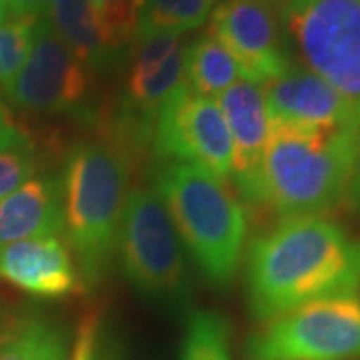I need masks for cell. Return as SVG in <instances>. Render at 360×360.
I'll use <instances>...</instances> for the list:
<instances>
[{
    "label": "cell",
    "instance_id": "30",
    "mask_svg": "<svg viewBox=\"0 0 360 360\" xmlns=\"http://www.w3.org/2000/svg\"><path fill=\"white\" fill-rule=\"evenodd\" d=\"M359 2H360V0H359Z\"/></svg>",
    "mask_w": 360,
    "mask_h": 360
},
{
    "label": "cell",
    "instance_id": "24",
    "mask_svg": "<svg viewBox=\"0 0 360 360\" xmlns=\"http://www.w3.org/2000/svg\"><path fill=\"white\" fill-rule=\"evenodd\" d=\"M25 141V134L16 129V124L8 118V115L0 108V153Z\"/></svg>",
    "mask_w": 360,
    "mask_h": 360
},
{
    "label": "cell",
    "instance_id": "1",
    "mask_svg": "<svg viewBox=\"0 0 360 360\" xmlns=\"http://www.w3.org/2000/svg\"><path fill=\"white\" fill-rule=\"evenodd\" d=\"M245 278L250 314L270 321L312 300L359 292V246L324 217L283 219L250 243Z\"/></svg>",
    "mask_w": 360,
    "mask_h": 360
},
{
    "label": "cell",
    "instance_id": "16",
    "mask_svg": "<svg viewBox=\"0 0 360 360\" xmlns=\"http://www.w3.org/2000/svg\"><path fill=\"white\" fill-rule=\"evenodd\" d=\"M65 326L40 312L14 316L0 326V360H70Z\"/></svg>",
    "mask_w": 360,
    "mask_h": 360
},
{
    "label": "cell",
    "instance_id": "11",
    "mask_svg": "<svg viewBox=\"0 0 360 360\" xmlns=\"http://www.w3.org/2000/svg\"><path fill=\"white\" fill-rule=\"evenodd\" d=\"M262 86L270 120L312 129H360V106L302 66H290Z\"/></svg>",
    "mask_w": 360,
    "mask_h": 360
},
{
    "label": "cell",
    "instance_id": "14",
    "mask_svg": "<svg viewBox=\"0 0 360 360\" xmlns=\"http://www.w3.org/2000/svg\"><path fill=\"white\" fill-rule=\"evenodd\" d=\"M63 188L58 176L30 179L0 198V243L40 236H63Z\"/></svg>",
    "mask_w": 360,
    "mask_h": 360
},
{
    "label": "cell",
    "instance_id": "20",
    "mask_svg": "<svg viewBox=\"0 0 360 360\" xmlns=\"http://www.w3.org/2000/svg\"><path fill=\"white\" fill-rule=\"evenodd\" d=\"M39 18L13 16L0 25V89L25 65Z\"/></svg>",
    "mask_w": 360,
    "mask_h": 360
},
{
    "label": "cell",
    "instance_id": "3",
    "mask_svg": "<svg viewBox=\"0 0 360 360\" xmlns=\"http://www.w3.org/2000/svg\"><path fill=\"white\" fill-rule=\"evenodd\" d=\"M129 179V156L122 146L84 141L66 155L60 176L65 234L82 288L98 286L110 270Z\"/></svg>",
    "mask_w": 360,
    "mask_h": 360
},
{
    "label": "cell",
    "instance_id": "13",
    "mask_svg": "<svg viewBox=\"0 0 360 360\" xmlns=\"http://www.w3.org/2000/svg\"><path fill=\"white\" fill-rule=\"evenodd\" d=\"M220 110L229 127L232 144V174L238 193L252 200L255 182L270 134V115L262 86L250 80H238L219 98Z\"/></svg>",
    "mask_w": 360,
    "mask_h": 360
},
{
    "label": "cell",
    "instance_id": "15",
    "mask_svg": "<svg viewBox=\"0 0 360 360\" xmlns=\"http://www.w3.org/2000/svg\"><path fill=\"white\" fill-rule=\"evenodd\" d=\"M46 20L89 70L112 68L124 51V44L108 30L89 0H51Z\"/></svg>",
    "mask_w": 360,
    "mask_h": 360
},
{
    "label": "cell",
    "instance_id": "21",
    "mask_svg": "<svg viewBox=\"0 0 360 360\" xmlns=\"http://www.w3.org/2000/svg\"><path fill=\"white\" fill-rule=\"evenodd\" d=\"M39 168L37 150L28 141L0 153V198L18 191Z\"/></svg>",
    "mask_w": 360,
    "mask_h": 360
},
{
    "label": "cell",
    "instance_id": "9",
    "mask_svg": "<svg viewBox=\"0 0 360 360\" xmlns=\"http://www.w3.org/2000/svg\"><path fill=\"white\" fill-rule=\"evenodd\" d=\"M89 89V68L39 18L25 65L4 86L8 103L25 112L65 115L84 103Z\"/></svg>",
    "mask_w": 360,
    "mask_h": 360
},
{
    "label": "cell",
    "instance_id": "28",
    "mask_svg": "<svg viewBox=\"0 0 360 360\" xmlns=\"http://www.w3.org/2000/svg\"><path fill=\"white\" fill-rule=\"evenodd\" d=\"M14 14L11 11V6H8V2L6 0H0V25L2 22H6L8 18H13Z\"/></svg>",
    "mask_w": 360,
    "mask_h": 360
},
{
    "label": "cell",
    "instance_id": "4",
    "mask_svg": "<svg viewBox=\"0 0 360 360\" xmlns=\"http://www.w3.org/2000/svg\"><path fill=\"white\" fill-rule=\"evenodd\" d=\"M155 186L206 283L217 288L229 286L245 250L243 202L224 180L182 162H165L156 172Z\"/></svg>",
    "mask_w": 360,
    "mask_h": 360
},
{
    "label": "cell",
    "instance_id": "8",
    "mask_svg": "<svg viewBox=\"0 0 360 360\" xmlns=\"http://www.w3.org/2000/svg\"><path fill=\"white\" fill-rule=\"evenodd\" d=\"M150 142L165 162L200 167L224 182L231 179V134L219 103L194 92L186 82L158 110Z\"/></svg>",
    "mask_w": 360,
    "mask_h": 360
},
{
    "label": "cell",
    "instance_id": "22",
    "mask_svg": "<svg viewBox=\"0 0 360 360\" xmlns=\"http://www.w3.org/2000/svg\"><path fill=\"white\" fill-rule=\"evenodd\" d=\"M94 11L108 26V30L124 46L134 42L139 20H141L142 0H89Z\"/></svg>",
    "mask_w": 360,
    "mask_h": 360
},
{
    "label": "cell",
    "instance_id": "19",
    "mask_svg": "<svg viewBox=\"0 0 360 360\" xmlns=\"http://www.w3.org/2000/svg\"><path fill=\"white\" fill-rule=\"evenodd\" d=\"M232 324L217 310H193L176 360H232Z\"/></svg>",
    "mask_w": 360,
    "mask_h": 360
},
{
    "label": "cell",
    "instance_id": "26",
    "mask_svg": "<svg viewBox=\"0 0 360 360\" xmlns=\"http://www.w3.org/2000/svg\"><path fill=\"white\" fill-rule=\"evenodd\" d=\"M347 200H348V205L360 212V129H359V136H356V160H354V170H352L350 186H348Z\"/></svg>",
    "mask_w": 360,
    "mask_h": 360
},
{
    "label": "cell",
    "instance_id": "23",
    "mask_svg": "<svg viewBox=\"0 0 360 360\" xmlns=\"http://www.w3.org/2000/svg\"><path fill=\"white\" fill-rule=\"evenodd\" d=\"M101 338V319L96 314H86L78 322L77 333L72 338L70 360H96Z\"/></svg>",
    "mask_w": 360,
    "mask_h": 360
},
{
    "label": "cell",
    "instance_id": "5",
    "mask_svg": "<svg viewBox=\"0 0 360 360\" xmlns=\"http://www.w3.org/2000/svg\"><path fill=\"white\" fill-rule=\"evenodd\" d=\"M278 18L298 66L360 106L359 0H281Z\"/></svg>",
    "mask_w": 360,
    "mask_h": 360
},
{
    "label": "cell",
    "instance_id": "25",
    "mask_svg": "<svg viewBox=\"0 0 360 360\" xmlns=\"http://www.w3.org/2000/svg\"><path fill=\"white\" fill-rule=\"evenodd\" d=\"M14 16H30V18H42L46 13L51 0H6Z\"/></svg>",
    "mask_w": 360,
    "mask_h": 360
},
{
    "label": "cell",
    "instance_id": "17",
    "mask_svg": "<svg viewBox=\"0 0 360 360\" xmlns=\"http://www.w3.org/2000/svg\"><path fill=\"white\" fill-rule=\"evenodd\" d=\"M238 80H246L243 66L214 34L205 32L184 49V82L194 92L217 101Z\"/></svg>",
    "mask_w": 360,
    "mask_h": 360
},
{
    "label": "cell",
    "instance_id": "18",
    "mask_svg": "<svg viewBox=\"0 0 360 360\" xmlns=\"http://www.w3.org/2000/svg\"><path fill=\"white\" fill-rule=\"evenodd\" d=\"M220 0H142L136 39L167 34L182 37L210 20Z\"/></svg>",
    "mask_w": 360,
    "mask_h": 360
},
{
    "label": "cell",
    "instance_id": "12",
    "mask_svg": "<svg viewBox=\"0 0 360 360\" xmlns=\"http://www.w3.org/2000/svg\"><path fill=\"white\" fill-rule=\"evenodd\" d=\"M0 281L37 298L82 290L77 262L63 236L0 243Z\"/></svg>",
    "mask_w": 360,
    "mask_h": 360
},
{
    "label": "cell",
    "instance_id": "7",
    "mask_svg": "<svg viewBox=\"0 0 360 360\" xmlns=\"http://www.w3.org/2000/svg\"><path fill=\"white\" fill-rule=\"evenodd\" d=\"M116 252L127 281L142 295L168 302L188 295V270L180 238L155 191H129Z\"/></svg>",
    "mask_w": 360,
    "mask_h": 360
},
{
    "label": "cell",
    "instance_id": "2",
    "mask_svg": "<svg viewBox=\"0 0 360 360\" xmlns=\"http://www.w3.org/2000/svg\"><path fill=\"white\" fill-rule=\"evenodd\" d=\"M359 130L312 129L270 120L252 205L283 219L324 217L347 198Z\"/></svg>",
    "mask_w": 360,
    "mask_h": 360
},
{
    "label": "cell",
    "instance_id": "6",
    "mask_svg": "<svg viewBox=\"0 0 360 360\" xmlns=\"http://www.w3.org/2000/svg\"><path fill=\"white\" fill-rule=\"evenodd\" d=\"M245 360H360V295H338L264 321L243 347Z\"/></svg>",
    "mask_w": 360,
    "mask_h": 360
},
{
    "label": "cell",
    "instance_id": "10",
    "mask_svg": "<svg viewBox=\"0 0 360 360\" xmlns=\"http://www.w3.org/2000/svg\"><path fill=\"white\" fill-rule=\"evenodd\" d=\"M208 32L236 58L250 82L264 84L292 66L278 11L269 0H220Z\"/></svg>",
    "mask_w": 360,
    "mask_h": 360
},
{
    "label": "cell",
    "instance_id": "29",
    "mask_svg": "<svg viewBox=\"0 0 360 360\" xmlns=\"http://www.w3.org/2000/svg\"><path fill=\"white\" fill-rule=\"evenodd\" d=\"M359 252H360V246H359Z\"/></svg>",
    "mask_w": 360,
    "mask_h": 360
},
{
    "label": "cell",
    "instance_id": "27",
    "mask_svg": "<svg viewBox=\"0 0 360 360\" xmlns=\"http://www.w3.org/2000/svg\"><path fill=\"white\" fill-rule=\"evenodd\" d=\"M96 360H124L120 356V352L116 350L115 345L101 348V338H98V350H96Z\"/></svg>",
    "mask_w": 360,
    "mask_h": 360
}]
</instances>
